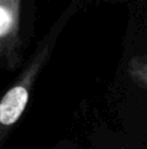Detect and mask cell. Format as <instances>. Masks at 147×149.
<instances>
[{
    "instance_id": "obj_1",
    "label": "cell",
    "mask_w": 147,
    "mask_h": 149,
    "mask_svg": "<svg viewBox=\"0 0 147 149\" xmlns=\"http://www.w3.org/2000/svg\"><path fill=\"white\" fill-rule=\"evenodd\" d=\"M81 9L82 6L78 1H68V4L48 28L45 35L29 52L12 84L0 96V149L4 148L10 135L23 117L35 86L49 64L53 51L56 49L58 42L62 38V33Z\"/></svg>"
},
{
    "instance_id": "obj_2",
    "label": "cell",
    "mask_w": 147,
    "mask_h": 149,
    "mask_svg": "<svg viewBox=\"0 0 147 149\" xmlns=\"http://www.w3.org/2000/svg\"><path fill=\"white\" fill-rule=\"evenodd\" d=\"M36 0H0V72L19 71L35 36Z\"/></svg>"
},
{
    "instance_id": "obj_3",
    "label": "cell",
    "mask_w": 147,
    "mask_h": 149,
    "mask_svg": "<svg viewBox=\"0 0 147 149\" xmlns=\"http://www.w3.org/2000/svg\"><path fill=\"white\" fill-rule=\"evenodd\" d=\"M81 111L85 122V136L90 149H146L121 129L112 127L98 114L97 109L84 106Z\"/></svg>"
},
{
    "instance_id": "obj_4",
    "label": "cell",
    "mask_w": 147,
    "mask_h": 149,
    "mask_svg": "<svg viewBox=\"0 0 147 149\" xmlns=\"http://www.w3.org/2000/svg\"><path fill=\"white\" fill-rule=\"evenodd\" d=\"M115 91H140L147 94V54L139 51L127 49V54L121 58L115 81L111 86Z\"/></svg>"
},
{
    "instance_id": "obj_5",
    "label": "cell",
    "mask_w": 147,
    "mask_h": 149,
    "mask_svg": "<svg viewBox=\"0 0 147 149\" xmlns=\"http://www.w3.org/2000/svg\"><path fill=\"white\" fill-rule=\"evenodd\" d=\"M49 149H79V148H78V143L74 139L63 138V139H59L58 142H55Z\"/></svg>"
},
{
    "instance_id": "obj_6",
    "label": "cell",
    "mask_w": 147,
    "mask_h": 149,
    "mask_svg": "<svg viewBox=\"0 0 147 149\" xmlns=\"http://www.w3.org/2000/svg\"><path fill=\"white\" fill-rule=\"evenodd\" d=\"M124 132H134V130H147V126L137 123H123Z\"/></svg>"
},
{
    "instance_id": "obj_7",
    "label": "cell",
    "mask_w": 147,
    "mask_h": 149,
    "mask_svg": "<svg viewBox=\"0 0 147 149\" xmlns=\"http://www.w3.org/2000/svg\"><path fill=\"white\" fill-rule=\"evenodd\" d=\"M78 1L82 7L88 6V4H98V3H108V1H118V0H75Z\"/></svg>"
}]
</instances>
